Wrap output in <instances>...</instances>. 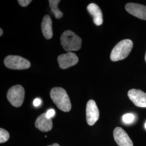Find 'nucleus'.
<instances>
[{"mask_svg":"<svg viewBox=\"0 0 146 146\" xmlns=\"http://www.w3.org/2000/svg\"><path fill=\"white\" fill-rule=\"evenodd\" d=\"M5 67L11 69H26L31 67V63L25 58L17 55H9L5 58Z\"/></svg>","mask_w":146,"mask_h":146,"instance_id":"obj_5","label":"nucleus"},{"mask_svg":"<svg viewBox=\"0 0 146 146\" xmlns=\"http://www.w3.org/2000/svg\"><path fill=\"white\" fill-rule=\"evenodd\" d=\"M60 2V0H49V6L50 7V9L52 11L53 14H54L55 17L59 19H61L63 16V13L59 10L58 8V5L59 2Z\"/></svg>","mask_w":146,"mask_h":146,"instance_id":"obj_14","label":"nucleus"},{"mask_svg":"<svg viewBox=\"0 0 146 146\" xmlns=\"http://www.w3.org/2000/svg\"><path fill=\"white\" fill-rule=\"evenodd\" d=\"M48 146H60L59 145H58V143H54L52 145H49Z\"/></svg>","mask_w":146,"mask_h":146,"instance_id":"obj_20","label":"nucleus"},{"mask_svg":"<svg viewBox=\"0 0 146 146\" xmlns=\"http://www.w3.org/2000/svg\"><path fill=\"white\" fill-rule=\"evenodd\" d=\"M0 31H1V33H0V36H2L3 34V30L2 29V28L0 29Z\"/></svg>","mask_w":146,"mask_h":146,"instance_id":"obj_21","label":"nucleus"},{"mask_svg":"<svg viewBox=\"0 0 146 146\" xmlns=\"http://www.w3.org/2000/svg\"><path fill=\"white\" fill-rule=\"evenodd\" d=\"M9 139V134L7 131L3 129H0V143H3L8 140Z\"/></svg>","mask_w":146,"mask_h":146,"instance_id":"obj_15","label":"nucleus"},{"mask_svg":"<svg viewBox=\"0 0 146 146\" xmlns=\"http://www.w3.org/2000/svg\"><path fill=\"white\" fill-rule=\"evenodd\" d=\"M42 33L46 39L49 40L53 35L52 29V21L50 17L48 15L44 16L41 23Z\"/></svg>","mask_w":146,"mask_h":146,"instance_id":"obj_13","label":"nucleus"},{"mask_svg":"<svg viewBox=\"0 0 146 146\" xmlns=\"http://www.w3.org/2000/svg\"><path fill=\"white\" fill-rule=\"evenodd\" d=\"M18 3L22 7H26L31 2V0H19Z\"/></svg>","mask_w":146,"mask_h":146,"instance_id":"obj_18","label":"nucleus"},{"mask_svg":"<svg viewBox=\"0 0 146 146\" xmlns=\"http://www.w3.org/2000/svg\"><path fill=\"white\" fill-rule=\"evenodd\" d=\"M125 10L128 13L136 17L146 20V6L137 3H129L125 6Z\"/></svg>","mask_w":146,"mask_h":146,"instance_id":"obj_10","label":"nucleus"},{"mask_svg":"<svg viewBox=\"0 0 146 146\" xmlns=\"http://www.w3.org/2000/svg\"><path fill=\"white\" fill-rule=\"evenodd\" d=\"M58 61L60 67L65 69L76 64L78 61L77 55L72 52H67L59 55Z\"/></svg>","mask_w":146,"mask_h":146,"instance_id":"obj_7","label":"nucleus"},{"mask_svg":"<svg viewBox=\"0 0 146 146\" xmlns=\"http://www.w3.org/2000/svg\"><path fill=\"white\" fill-rule=\"evenodd\" d=\"M25 91L21 85H15L8 91L7 97L10 104L15 107H20L25 99Z\"/></svg>","mask_w":146,"mask_h":146,"instance_id":"obj_4","label":"nucleus"},{"mask_svg":"<svg viewBox=\"0 0 146 146\" xmlns=\"http://www.w3.org/2000/svg\"><path fill=\"white\" fill-rule=\"evenodd\" d=\"M60 41L63 49L67 52L78 51L81 48V38L70 31H64L60 37Z\"/></svg>","mask_w":146,"mask_h":146,"instance_id":"obj_2","label":"nucleus"},{"mask_svg":"<svg viewBox=\"0 0 146 146\" xmlns=\"http://www.w3.org/2000/svg\"><path fill=\"white\" fill-rule=\"evenodd\" d=\"M135 117L131 113L125 114L122 116V121L125 124H131L134 122Z\"/></svg>","mask_w":146,"mask_h":146,"instance_id":"obj_16","label":"nucleus"},{"mask_svg":"<svg viewBox=\"0 0 146 146\" xmlns=\"http://www.w3.org/2000/svg\"><path fill=\"white\" fill-rule=\"evenodd\" d=\"M133 43L129 39L119 42L113 49L110 54V59L113 61H118L127 58L133 48Z\"/></svg>","mask_w":146,"mask_h":146,"instance_id":"obj_3","label":"nucleus"},{"mask_svg":"<svg viewBox=\"0 0 146 146\" xmlns=\"http://www.w3.org/2000/svg\"><path fill=\"white\" fill-rule=\"evenodd\" d=\"M46 117L48 119H52V117H54L55 114V110L50 109V110H48L47 112L46 113Z\"/></svg>","mask_w":146,"mask_h":146,"instance_id":"obj_17","label":"nucleus"},{"mask_svg":"<svg viewBox=\"0 0 146 146\" xmlns=\"http://www.w3.org/2000/svg\"><path fill=\"white\" fill-rule=\"evenodd\" d=\"M113 136L118 146H133V143L129 136L122 128H115L113 131Z\"/></svg>","mask_w":146,"mask_h":146,"instance_id":"obj_9","label":"nucleus"},{"mask_svg":"<svg viewBox=\"0 0 146 146\" xmlns=\"http://www.w3.org/2000/svg\"><path fill=\"white\" fill-rule=\"evenodd\" d=\"M50 95L53 102L56 105L59 110L64 112L69 111L72 108V104L66 91L61 87L52 89Z\"/></svg>","mask_w":146,"mask_h":146,"instance_id":"obj_1","label":"nucleus"},{"mask_svg":"<svg viewBox=\"0 0 146 146\" xmlns=\"http://www.w3.org/2000/svg\"><path fill=\"white\" fill-rule=\"evenodd\" d=\"M87 11L93 17L94 23L96 26H100L102 24V13L98 5L95 3H90L87 6Z\"/></svg>","mask_w":146,"mask_h":146,"instance_id":"obj_12","label":"nucleus"},{"mask_svg":"<svg viewBox=\"0 0 146 146\" xmlns=\"http://www.w3.org/2000/svg\"><path fill=\"white\" fill-rule=\"evenodd\" d=\"M99 118V110L93 100L88 101L86 106V120L89 125H94Z\"/></svg>","mask_w":146,"mask_h":146,"instance_id":"obj_6","label":"nucleus"},{"mask_svg":"<svg viewBox=\"0 0 146 146\" xmlns=\"http://www.w3.org/2000/svg\"><path fill=\"white\" fill-rule=\"evenodd\" d=\"M35 125L37 129L44 132L51 131L52 128V119L47 118L46 113L37 117Z\"/></svg>","mask_w":146,"mask_h":146,"instance_id":"obj_11","label":"nucleus"},{"mask_svg":"<svg viewBox=\"0 0 146 146\" xmlns=\"http://www.w3.org/2000/svg\"><path fill=\"white\" fill-rule=\"evenodd\" d=\"M145 128L146 129V122L145 123Z\"/></svg>","mask_w":146,"mask_h":146,"instance_id":"obj_23","label":"nucleus"},{"mask_svg":"<svg viewBox=\"0 0 146 146\" xmlns=\"http://www.w3.org/2000/svg\"><path fill=\"white\" fill-rule=\"evenodd\" d=\"M145 61H146V54H145Z\"/></svg>","mask_w":146,"mask_h":146,"instance_id":"obj_22","label":"nucleus"},{"mask_svg":"<svg viewBox=\"0 0 146 146\" xmlns=\"http://www.w3.org/2000/svg\"><path fill=\"white\" fill-rule=\"evenodd\" d=\"M129 99L137 107L146 108V93L140 89H132L128 92Z\"/></svg>","mask_w":146,"mask_h":146,"instance_id":"obj_8","label":"nucleus"},{"mask_svg":"<svg viewBox=\"0 0 146 146\" xmlns=\"http://www.w3.org/2000/svg\"><path fill=\"white\" fill-rule=\"evenodd\" d=\"M41 104V100L38 98L35 99L33 101V104L35 107L39 106Z\"/></svg>","mask_w":146,"mask_h":146,"instance_id":"obj_19","label":"nucleus"}]
</instances>
